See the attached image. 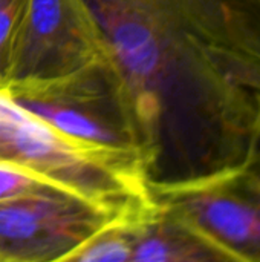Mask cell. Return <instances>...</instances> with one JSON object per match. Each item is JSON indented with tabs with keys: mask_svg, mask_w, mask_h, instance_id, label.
<instances>
[{
	"mask_svg": "<svg viewBox=\"0 0 260 262\" xmlns=\"http://www.w3.org/2000/svg\"><path fill=\"white\" fill-rule=\"evenodd\" d=\"M0 164L109 209L139 213L155 206L149 152L136 144L101 146L70 138L0 88Z\"/></svg>",
	"mask_w": 260,
	"mask_h": 262,
	"instance_id": "obj_1",
	"label": "cell"
},
{
	"mask_svg": "<svg viewBox=\"0 0 260 262\" xmlns=\"http://www.w3.org/2000/svg\"><path fill=\"white\" fill-rule=\"evenodd\" d=\"M107 61L104 34L86 0H25L0 88L12 98L54 97L87 83Z\"/></svg>",
	"mask_w": 260,
	"mask_h": 262,
	"instance_id": "obj_2",
	"label": "cell"
},
{
	"mask_svg": "<svg viewBox=\"0 0 260 262\" xmlns=\"http://www.w3.org/2000/svg\"><path fill=\"white\" fill-rule=\"evenodd\" d=\"M150 195L219 261H260V178L250 161L210 175L150 180Z\"/></svg>",
	"mask_w": 260,
	"mask_h": 262,
	"instance_id": "obj_3",
	"label": "cell"
},
{
	"mask_svg": "<svg viewBox=\"0 0 260 262\" xmlns=\"http://www.w3.org/2000/svg\"><path fill=\"white\" fill-rule=\"evenodd\" d=\"M155 207L129 213L43 186L0 203V262L67 261L100 232Z\"/></svg>",
	"mask_w": 260,
	"mask_h": 262,
	"instance_id": "obj_4",
	"label": "cell"
},
{
	"mask_svg": "<svg viewBox=\"0 0 260 262\" xmlns=\"http://www.w3.org/2000/svg\"><path fill=\"white\" fill-rule=\"evenodd\" d=\"M132 244V261H219L215 252L166 213L158 204L150 213L133 221Z\"/></svg>",
	"mask_w": 260,
	"mask_h": 262,
	"instance_id": "obj_5",
	"label": "cell"
},
{
	"mask_svg": "<svg viewBox=\"0 0 260 262\" xmlns=\"http://www.w3.org/2000/svg\"><path fill=\"white\" fill-rule=\"evenodd\" d=\"M89 86L55 97L46 98H15L21 106L29 109L32 114L49 123L58 132L86 143L101 146H127L126 141L113 127L101 121L97 115L89 114L78 107L75 103L80 98H87Z\"/></svg>",
	"mask_w": 260,
	"mask_h": 262,
	"instance_id": "obj_6",
	"label": "cell"
},
{
	"mask_svg": "<svg viewBox=\"0 0 260 262\" xmlns=\"http://www.w3.org/2000/svg\"><path fill=\"white\" fill-rule=\"evenodd\" d=\"M147 215V213H146ZM144 216V215H143ZM141 218V216H139ZM138 220V218H135ZM135 220L112 226L69 256L67 261L75 262H124L132 261V224Z\"/></svg>",
	"mask_w": 260,
	"mask_h": 262,
	"instance_id": "obj_7",
	"label": "cell"
},
{
	"mask_svg": "<svg viewBox=\"0 0 260 262\" xmlns=\"http://www.w3.org/2000/svg\"><path fill=\"white\" fill-rule=\"evenodd\" d=\"M43 186L51 184L20 167L0 164V203L31 193Z\"/></svg>",
	"mask_w": 260,
	"mask_h": 262,
	"instance_id": "obj_8",
	"label": "cell"
},
{
	"mask_svg": "<svg viewBox=\"0 0 260 262\" xmlns=\"http://www.w3.org/2000/svg\"><path fill=\"white\" fill-rule=\"evenodd\" d=\"M25 0H0V78L5 71L9 43L23 11Z\"/></svg>",
	"mask_w": 260,
	"mask_h": 262,
	"instance_id": "obj_9",
	"label": "cell"
},
{
	"mask_svg": "<svg viewBox=\"0 0 260 262\" xmlns=\"http://www.w3.org/2000/svg\"><path fill=\"white\" fill-rule=\"evenodd\" d=\"M251 167L254 169V172L259 175L260 178V117H259V124H257V141H256V147H254V154L250 160Z\"/></svg>",
	"mask_w": 260,
	"mask_h": 262,
	"instance_id": "obj_10",
	"label": "cell"
},
{
	"mask_svg": "<svg viewBox=\"0 0 260 262\" xmlns=\"http://www.w3.org/2000/svg\"><path fill=\"white\" fill-rule=\"evenodd\" d=\"M251 2H253L254 8L257 9V12H259V15H260V0H251Z\"/></svg>",
	"mask_w": 260,
	"mask_h": 262,
	"instance_id": "obj_11",
	"label": "cell"
}]
</instances>
